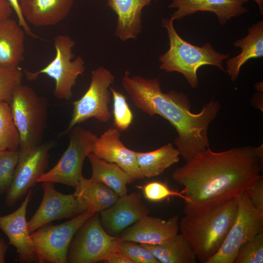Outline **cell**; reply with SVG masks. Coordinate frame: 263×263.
Here are the masks:
<instances>
[{"label": "cell", "mask_w": 263, "mask_h": 263, "mask_svg": "<svg viewBox=\"0 0 263 263\" xmlns=\"http://www.w3.org/2000/svg\"><path fill=\"white\" fill-rule=\"evenodd\" d=\"M263 144L214 151L209 147L176 168L173 180L183 187L186 214L202 213L237 198L263 177Z\"/></svg>", "instance_id": "obj_1"}, {"label": "cell", "mask_w": 263, "mask_h": 263, "mask_svg": "<svg viewBox=\"0 0 263 263\" xmlns=\"http://www.w3.org/2000/svg\"><path fill=\"white\" fill-rule=\"evenodd\" d=\"M122 84L135 107L150 116H162L173 126L178 134L174 145L186 162L209 147L208 130L220 110L218 101L211 100L195 113L190 111L186 94L174 91L164 93L158 78L131 76L127 71Z\"/></svg>", "instance_id": "obj_2"}, {"label": "cell", "mask_w": 263, "mask_h": 263, "mask_svg": "<svg viewBox=\"0 0 263 263\" xmlns=\"http://www.w3.org/2000/svg\"><path fill=\"white\" fill-rule=\"evenodd\" d=\"M237 198L228 200L206 211L182 218L179 229L197 259L207 263L219 250L236 218Z\"/></svg>", "instance_id": "obj_3"}, {"label": "cell", "mask_w": 263, "mask_h": 263, "mask_svg": "<svg viewBox=\"0 0 263 263\" xmlns=\"http://www.w3.org/2000/svg\"><path fill=\"white\" fill-rule=\"evenodd\" d=\"M171 19H162V23L167 31L169 42V50L159 57L160 69L166 72H178L182 74L192 88L198 85L197 70L202 66L212 65L225 71L224 60L230 55L215 51L209 43L200 47L183 39L177 34Z\"/></svg>", "instance_id": "obj_4"}, {"label": "cell", "mask_w": 263, "mask_h": 263, "mask_svg": "<svg viewBox=\"0 0 263 263\" xmlns=\"http://www.w3.org/2000/svg\"><path fill=\"white\" fill-rule=\"evenodd\" d=\"M10 106L19 134L20 150L39 144L47 124V100L22 84L14 91Z\"/></svg>", "instance_id": "obj_5"}, {"label": "cell", "mask_w": 263, "mask_h": 263, "mask_svg": "<svg viewBox=\"0 0 263 263\" xmlns=\"http://www.w3.org/2000/svg\"><path fill=\"white\" fill-rule=\"evenodd\" d=\"M75 42L69 36L59 35L54 38L55 57L45 67L36 72L24 70L27 78L34 80L41 74L53 78L55 82V96L69 100L73 97V88L78 77L85 70V62L81 56H76L73 48Z\"/></svg>", "instance_id": "obj_6"}, {"label": "cell", "mask_w": 263, "mask_h": 263, "mask_svg": "<svg viewBox=\"0 0 263 263\" xmlns=\"http://www.w3.org/2000/svg\"><path fill=\"white\" fill-rule=\"evenodd\" d=\"M68 148L56 165L45 172L37 183L50 182L75 188L83 176V164L88 155L93 153L98 136L80 126L71 130Z\"/></svg>", "instance_id": "obj_7"}, {"label": "cell", "mask_w": 263, "mask_h": 263, "mask_svg": "<svg viewBox=\"0 0 263 263\" xmlns=\"http://www.w3.org/2000/svg\"><path fill=\"white\" fill-rule=\"evenodd\" d=\"M94 212H85L61 224L43 226L31 233L37 262L66 263L71 242L77 231Z\"/></svg>", "instance_id": "obj_8"}, {"label": "cell", "mask_w": 263, "mask_h": 263, "mask_svg": "<svg viewBox=\"0 0 263 263\" xmlns=\"http://www.w3.org/2000/svg\"><path fill=\"white\" fill-rule=\"evenodd\" d=\"M118 236L108 234L102 225L100 215L94 214L80 226L70 245L67 263H95L110 252L119 249Z\"/></svg>", "instance_id": "obj_9"}, {"label": "cell", "mask_w": 263, "mask_h": 263, "mask_svg": "<svg viewBox=\"0 0 263 263\" xmlns=\"http://www.w3.org/2000/svg\"><path fill=\"white\" fill-rule=\"evenodd\" d=\"M237 201L235 221L221 247L207 263H234L240 247L263 232V211L253 207L246 191Z\"/></svg>", "instance_id": "obj_10"}, {"label": "cell", "mask_w": 263, "mask_h": 263, "mask_svg": "<svg viewBox=\"0 0 263 263\" xmlns=\"http://www.w3.org/2000/svg\"><path fill=\"white\" fill-rule=\"evenodd\" d=\"M114 80L113 75L103 66L92 71L88 89L80 98L73 102V113L65 133L91 118L101 122L110 120L112 115L109 109L111 95L110 86Z\"/></svg>", "instance_id": "obj_11"}, {"label": "cell", "mask_w": 263, "mask_h": 263, "mask_svg": "<svg viewBox=\"0 0 263 263\" xmlns=\"http://www.w3.org/2000/svg\"><path fill=\"white\" fill-rule=\"evenodd\" d=\"M51 148L50 144L45 143L19 150L13 180L5 198L7 206H14L46 172Z\"/></svg>", "instance_id": "obj_12"}, {"label": "cell", "mask_w": 263, "mask_h": 263, "mask_svg": "<svg viewBox=\"0 0 263 263\" xmlns=\"http://www.w3.org/2000/svg\"><path fill=\"white\" fill-rule=\"evenodd\" d=\"M41 183L43 196L38 209L28 222L30 233L53 221L80 214L73 194H65L58 191L53 183Z\"/></svg>", "instance_id": "obj_13"}, {"label": "cell", "mask_w": 263, "mask_h": 263, "mask_svg": "<svg viewBox=\"0 0 263 263\" xmlns=\"http://www.w3.org/2000/svg\"><path fill=\"white\" fill-rule=\"evenodd\" d=\"M149 213L140 194L132 192L119 196L112 206L100 212V217L106 231L111 235L118 236Z\"/></svg>", "instance_id": "obj_14"}, {"label": "cell", "mask_w": 263, "mask_h": 263, "mask_svg": "<svg viewBox=\"0 0 263 263\" xmlns=\"http://www.w3.org/2000/svg\"><path fill=\"white\" fill-rule=\"evenodd\" d=\"M32 193L30 188L22 204L16 210L0 216V229L8 237L9 244L16 248L19 261L23 263L37 262L26 217Z\"/></svg>", "instance_id": "obj_15"}, {"label": "cell", "mask_w": 263, "mask_h": 263, "mask_svg": "<svg viewBox=\"0 0 263 263\" xmlns=\"http://www.w3.org/2000/svg\"><path fill=\"white\" fill-rule=\"evenodd\" d=\"M93 153L100 159L117 164L134 180L144 178L137 164L136 151L123 144L119 131L115 128L109 129L97 137Z\"/></svg>", "instance_id": "obj_16"}, {"label": "cell", "mask_w": 263, "mask_h": 263, "mask_svg": "<svg viewBox=\"0 0 263 263\" xmlns=\"http://www.w3.org/2000/svg\"><path fill=\"white\" fill-rule=\"evenodd\" d=\"M179 216L168 220L147 215L123 231L118 236L120 241L156 244L178 233Z\"/></svg>", "instance_id": "obj_17"}, {"label": "cell", "mask_w": 263, "mask_h": 263, "mask_svg": "<svg viewBox=\"0 0 263 263\" xmlns=\"http://www.w3.org/2000/svg\"><path fill=\"white\" fill-rule=\"evenodd\" d=\"M247 0H172L169 4L170 8L177 10L171 16L173 20H180L198 11L214 13L221 25L231 18L240 16L248 11L243 6Z\"/></svg>", "instance_id": "obj_18"}, {"label": "cell", "mask_w": 263, "mask_h": 263, "mask_svg": "<svg viewBox=\"0 0 263 263\" xmlns=\"http://www.w3.org/2000/svg\"><path fill=\"white\" fill-rule=\"evenodd\" d=\"M74 0H19L26 22L35 27L55 25L69 14Z\"/></svg>", "instance_id": "obj_19"}, {"label": "cell", "mask_w": 263, "mask_h": 263, "mask_svg": "<svg viewBox=\"0 0 263 263\" xmlns=\"http://www.w3.org/2000/svg\"><path fill=\"white\" fill-rule=\"evenodd\" d=\"M80 214L99 213L112 206L119 196L103 183L90 178H81L73 193Z\"/></svg>", "instance_id": "obj_20"}, {"label": "cell", "mask_w": 263, "mask_h": 263, "mask_svg": "<svg viewBox=\"0 0 263 263\" xmlns=\"http://www.w3.org/2000/svg\"><path fill=\"white\" fill-rule=\"evenodd\" d=\"M157 0H108V6L117 15L115 35L122 41L136 39L142 29L144 8Z\"/></svg>", "instance_id": "obj_21"}, {"label": "cell", "mask_w": 263, "mask_h": 263, "mask_svg": "<svg viewBox=\"0 0 263 263\" xmlns=\"http://www.w3.org/2000/svg\"><path fill=\"white\" fill-rule=\"evenodd\" d=\"M26 34L10 17L0 21V67H16L24 60Z\"/></svg>", "instance_id": "obj_22"}, {"label": "cell", "mask_w": 263, "mask_h": 263, "mask_svg": "<svg viewBox=\"0 0 263 263\" xmlns=\"http://www.w3.org/2000/svg\"><path fill=\"white\" fill-rule=\"evenodd\" d=\"M234 45L241 48L242 51L226 61V72L233 81L237 80L241 68L248 60L263 56V21L252 25L248 29L247 36L235 41Z\"/></svg>", "instance_id": "obj_23"}, {"label": "cell", "mask_w": 263, "mask_h": 263, "mask_svg": "<svg viewBox=\"0 0 263 263\" xmlns=\"http://www.w3.org/2000/svg\"><path fill=\"white\" fill-rule=\"evenodd\" d=\"M87 157L92 167V179L103 183L119 196L128 194L127 185L135 181L128 172L117 164L100 159L93 153Z\"/></svg>", "instance_id": "obj_24"}, {"label": "cell", "mask_w": 263, "mask_h": 263, "mask_svg": "<svg viewBox=\"0 0 263 263\" xmlns=\"http://www.w3.org/2000/svg\"><path fill=\"white\" fill-rule=\"evenodd\" d=\"M140 244L148 249L160 263H196L198 261L182 234L178 233L159 244Z\"/></svg>", "instance_id": "obj_25"}, {"label": "cell", "mask_w": 263, "mask_h": 263, "mask_svg": "<svg viewBox=\"0 0 263 263\" xmlns=\"http://www.w3.org/2000/svg\"><path fill=\"white\" fill-rule=\"evenodd\" d=\"M136 160L144 177L151 178L162 174L179 161L180 153L171 143L148 152L136 151Z\"/></svg>", "instance_id": "obj_26"}, {"label": "cell", "mask_w": 263, "mask_h": 263, "mask_svg": "<svg viewBox=\"0 0 263 263\" xmlns=\"http://www.w3.org/2000/svg\"><path fill=\"white\" fill-rule=\"evenodd\" d=\"M20 136L15 124L10 104L0 103V151L18 150Z\"/></svg>", "instance_id": "obj_27"}, {"label": "cell", "mask_w": 263, "mask_h": 263, "mask_svg": "<svg viewBox=\"0 0 263 263\" xmlns=\"http://www.w3.org/2000/svg\"><path fill=\"white\" fill-rule=\"evenodd\" d=\"M23 76V72L19 66L0 67V103L10 104L14 91L22 84Z\"/></svg>", "instance_id": "obj_28"}, {"label": "cell", "mask_w": 263, "mask_h": 263, "mask_svg": "<svg viewBox=\"0 0 263 263\" xmlns=\"http://www.w3.org/2000/svg\"><path fill=\"white\" fill-rule=\"evenodd\" d=\"M113 99V124L119 131L127 130L132 123L133 116L126 96L121 92L110 87Z\"/></svg>", "instance_id": "obj_29"}, {"label": "cell", "mask_w": 263, "mask_h": 263, "mask_svg": "<svg viewBox=\"0 0 263 263\" xmlns=\"http://www.w3.org/2000/svg\"><path fill=\"white\" fill-rule=\"evenodd\" d=\"M19 150L0 151V194L7 192L13 180Z\"/></svg>", "instance_id": "obj_30"}, {"label": "cell", "mask_w": 263, "mask_h": 263, "mask_svg": "<svg viewBox=\"0 0 263 263\" xmlns=\"http://www.w3.org/2000/svg\"><path fill=\"white\" fill-rule=\"evenodd\" d=\"M263 263V232L244 244L239 248L234 263Z\"/></svg>", "instance_id": "obj_31"}, {"label": "cell", "mask_w": 263, "mask_h": 263, "mask_svg": "<svg viewBox=\"0 0 263 263\" xmlns=\"http://www.w3.org/2000/svg\"><path fill=\"white\" fill-rule=\"evenodd\" d=\"M145 198L151 202H158L163 201L170 197H178L186 202V197L176 190L169 188L167 184L160 181L149 182L142 187Z\"/></svg>", "instance_id": "obj_32"}, {"label": "cell", "mask_w": 263, "mask_h": 263, "mask_svg": "<svg viewBox=\"0 0 263 263\" xmlns=\"http://www.w3.org/2000/svg\"><path fill=\"white\" fill-rule=\"evenodd\" d=\"M119 249L133 263H160L148 249L139 243L120 241Z\"/></svg>", "instance_id": "obj_33"}, {"label": "cell", "mask_w": 263, "mask_h": 263, "mask_svg": "<svg viewBox=\"0 0 263 263\" xmlns=\"http://www.w3.org/2000/svg\"><path fill=\"white\" fill-rule=\"evenodd\" d=\"M246 191L253 207L263 211V177L260 178Z\"/></svg>", "instance_id": "obj_34"}, {"label": "cell", "mask_w": 263, "mask_h": 263, "mask_svg": "<svg viewBox=\"0 0 263 263\" xmlns=\"http://www.w3.org/2000/svg\"><path fill=\"white\" fill-rule=\"evenodd\" d=\"M10 3L13 11L16 13L18 18V21L19 24L24 29L26 34L33 38H38L31 30L28 23L24 18L20 8L19 0H7Z\"/></svg>", "instance_id": "obj_35"}, {"label": "cell", "mask_w": 263, "mask_h": 263, "mask_svg": "<svg viewBox=\"0 0 263 263\" xmlns=\"http://www.w3.org/2000/svg\"><path fill=\"white\" fill-rule=\"evenodd\" d=\"M103 261L108 263H133L120 249L109 253L103 259Z\"/></svg>", "instance_id": "obj_36"}, {"label": "cell", "mask_w": 263, "mask_h": 263, "mask_svg": "<svg viewBox=\"0 0 263 263\" xmlns=\"http://www.w3.org/2000/svg\"><path fill=\"white\" fill-rule=\"evenodd\" d=\"M13 10L7 0H0V21L10 18Z\"/></svg>", "instance_id": "obj_37"}, {"label": "cell", "mask_w": 263, "mask_h": 263, "mask_svg": "<svg viewBox=\"0 0 263 263\" xmlns=\"http://www.w3.org/2000/svg\"><path fill=\"white\" fill-rule=\"evenodd\" d=\"M8 246L4 241L0 238V263L5 262V255Z\"/></svg>", "instance_id": "obj_38"}, {"label": "cell", "mask_w": 263, "mask_h": 263, "mask_svg": "<svg viewBox=\"0 0 263 263\" xmlns=\"http://www.w3.org/2000/svg\"><path fill=\"white\" fill-rule=\"evenodd\" d=\"M254 0L258 4L259 7L261 14L262 15L263 12V0Z\"/></svg>", "instance_id": "obj_39"}]
</instances>
